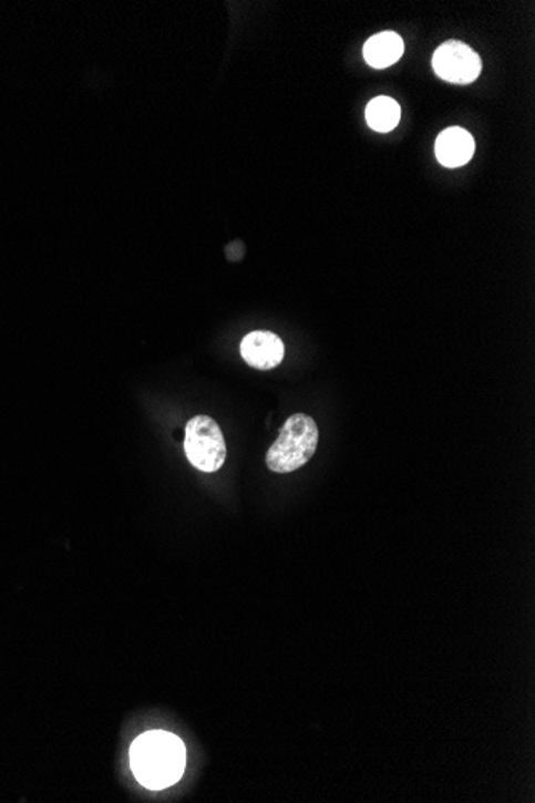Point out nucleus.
<instances>
[{"label":"nucleus","mask_w":535,"mask_h":803,"mask_svg":"<svg viewBox=\"0 0 535 803\" xmlns=\"http://www.w3.org/2000/svg\"><path fill=\"white\" fill-rule=\"evenodd\" d=\"M186 766L183 741L167 731H148L131 748V769L142 786L161 791L178 783Z\"/></svg>","instance_id":"nucleus-1"},{"label":"nucleus","mask_w":535,"mask_h":803,"mask_svg":"<svg viewBox=\"0 0 535 803\" xmlns=\"http://www.w3.org/2000/svg\"><path fill=\"white\" fill-rule=\"evenodd\" d=\"M319 443V429L310 415L294 414L287 419L279 439L267 453V465L275 473H292L311 461Z\"/></svg>","instance_id":"nucleus-2"},{"label":"nucleus","mask_w":535,"mask_h":803,"mask_svg":"<svg viewBox=\"0 0 535 803\" xmlns=\"http://www.w3.org/2000/svg\"><path fill=\"white\" fill-rule=\"evenodd\" d=\"M185 453L197 471L214 473L224 467L226 443L220 426L208 415H196L186 424Z\"/></svg>","instance_id":"nucleus-3"},{"label":"nucleus","mask_w":535,"mask_h":803,"mask_svg":"<svg viewBox=\"0 0 535 803\" xmlns=\"http://www.w3.org/2000/svg\"><path fill=\"white\" fill-rule=\"evenodd\" d=\"M481 68L480 55L463 42H444L433 55L434 73L451 84H472L480 76Z\"/></svg>","instance_id":"nucleus-4"},{"label":"nucleus","mask_w":535,"mask_h":803,"mask_svg":"<svg viewBox=\"0 0 535 803\" xmlns=\"http://www.w3.org/2000/svg\"><path fill=\"white\" fill-rule=\"evenodd\" d=\"M240 354L247 364L258 371H269L282 363L286 350L282 340L276 333L255 331L244 337L240 342Z\"/></svg>","instance_id":"nucleus-5"},{"label":"nucleus","mask_w":535,"mask_h":803,"mask_svg":"<svg viewBox=\"0 0 535 803\" xmlns=\"http://www.w3.org/2000/svg\"><path fill=\"white\" fill-rule=\"evenodd\" d=\"M438 161L444 167H462L470 163L475 154V140L462 127H451L441 132L434 145Z\"/></svg>","instance_id":"nucleus-6"},{"label":"nucleus","mask_w":535,"mask_h":803,"mask_svg":"<svg viewBox=\"0 0 535 803\" xmlns=\"http://www.w3.org/2000/svg\"><path fill=\"white\" fill-rule=\"evenodd\" d=\"M404 53V42L400 34L383 31L372 35L364 45V59L375 70H385L397 63Z\"/></svg>","instance_id":"nucleus-7"},{"label":"nucleus","mask_w":535,"mask_h":803,"mask_svg":"<svg viewBox=\"0 0 535 803\" xmlns=\"http://www.w3.org/2000/svg\"><path fill=\"white\" fill-rule=\"evenodd\" d=\"M366 120L373 131L387 134L400 124L401 107L390 96H377L366 110Z\"/></svg>","instance_id":"nucleus-8"}]
</instances>
